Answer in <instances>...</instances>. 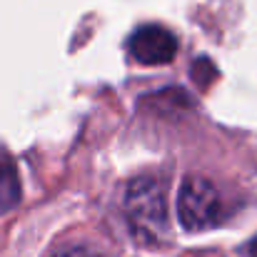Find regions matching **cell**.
I'll return each mask as SVG.
<instances>
[{
  "label": "cell",
  "instance_id": "4",
  "mask_svg": "<svg viewBox=\"0 0 257 257\" xmlns=\"http://www.w3.org/2000/svg\"><path fill=\"white\" fill-rule=\"evenodd\" d=\"M20 200V180L13 158L0 150V212H8Z\"/></svg>",
  "mask_w": 257,
  "mask_h": 257
},
{
  "label": "cell",
  "instance_id": "6",
  "mask_svg": "<svg viewBox=\"0 0 257 257\" xmlns=\"http://www.w3.org/2000/svg\"><path fill=\"white\" fill-rule=\"evenodd\" d=\"M250 257H257V240L252 242V247H250Z\"/></svg>",
  "mask_w": 257,
  "mask_h": 257
},
{
  "label": "cell",
  "instance_id": "5",
  "mask_svg": "<svg viewBox=\"0 0 257 257\" xmlns=\"http://www.w3.org/2000/svg\"><path fill=\"white\" fill-rule=\"evenodd\" d=\"M55 257H97V255L90 252V250H85V247H68V250L58 252Z\"/></svg>",
  "mask_w": 257,
  "mask_h": 257
},
{
  "label": "cell",
  "instance_id": "1",
  "mask_svg": "<svg viewBox=\"0 0 257 257\" xmlns=\"http://www.w3.org/2000/svg\"><path fill=\"white\" fill-rule=\"evenodd\" d=\"M125 212H127L133 235L143 245H155L168 230L165 185L150 175L135 177L125 192Z\"/></svg>",
  "mask_w": 257,
  "mask_h": 257
},
{
  "label": "cell",
  "instance_id": "3",
  "mask_svg": "<svg viewBox=\"0 0 257 257\" xmlns=\"http://www.w3.org/2000/svg\"><path fill=\"white\" fill-rule=\"evenodd\" d=\"M177 53V40L163 25H143L130 38V55L143 65L170 63Z\"/></svg>",
  "mask_w": 257,
  "mask_h": 257
},
{
  "label": "cell",
  "instance_id": "2",
  "mask_svg": "<svg viewBox=\"0 0 257 257\" xmlns=\"http://www.w3.org/2000/svg\"><path fill=\"white\" fill-rule=\"evenodd\" d=\"M180 222L190 232L207 230L220 222L222 207H220V192L205 180V177H187L180 187L177 197Z\"/></svg>",
  "mask_w": 257,
  "mask_h": 257
}]
</instances>
